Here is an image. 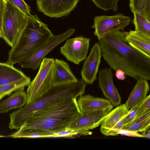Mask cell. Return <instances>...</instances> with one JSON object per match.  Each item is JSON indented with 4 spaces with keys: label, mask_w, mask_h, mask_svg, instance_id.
<instances>
[{
    "label": "cell",
    "mask_w": 150,
    "mask_h": 150,
    "mask_svg": "<svg viewBox=\"0 0 150 150\" xmlns=\"http://www.w3.org/2000/svg\"><path fill=\"white\" fill-rule=\"evenodd\" d=\"M133 23L135 26V30L150 36V20L144 15L134 12Z\"/></svg>",
    "instance_id": "cb8c5ba5"
},
{
    "label": "cell",
    "mask_w": 150,
    "mask_h": 150,
    "mask_svg": "<svg viewBox=\"0 0 150 150\" xmlns=\"http://www.w3.org/2000/svg\"><path fill=\"white\" fill-rule=\"evenodd\" d=\"M77 98L78 106L82 113L101 110L113 107L108 100L96 97L90 94L83 95Z\"/></svg>",
    "instance_id": "5bb4252c"
},
{
    "label": "cell",
    "mask_w": 150,
    "mask_h": 150,
    "mask_svg": "<svg viewBox=\"0 0 150 150\" xmlns=\"http://www.w3.org/2000/svg\"><path fill=\"white\" fill-rule=\"evenodd\" d=\"M131 11L142 14L150 20V0H129Z\"/></svg>",
    "instance_id": "d4e9b609"
},
{
    "label": "cell",
    "mask_w": 150,
    "mask_h": 150,
    "mask_svg": "<svg viewBox=\"0 0 150 150\" xmlns=\"http://www.w3.org/2000/svg\"><path fill=\"white\" fill-rule=\"evenodd\" d=\"M54 59L44 57L38 73L28 86L26 104L32 103L42 96L53 86Z\"/></svg>",
    "instance_id": "5b68a950"
},
{
    "label": "cell",
    "mask_w": 150,
    "mask_h": 150,
    "mask_svg": "<svg viewBox=\"0 0 150 150\" xmlns=\"http://www.w3.org/2000/svg\"><path fill=\"white\" fill-rule=\"evenodd\" d=\"M4 137V136H1V135H0V137Z\"/></svg>",
    "instance_id": "e575fe53"
},
{
    "label": "cell",
    "mask_w": 150,
    "mask_h": 150,
    "mask_svg": "<svg viewBox=\"0 0 150 150\" xmlns=\"http://www.w3.org/2000/svg\"><path fill=\"white\" fill-rule=\"evenodd\" d=\"M93 19L91 27L95 29L94 34L98 39L112 31H123L131 21L130 17L121 13L111 16H97Z\"/></svg>",
    "instance_id": "ba28073f"
},
{
    "label": "cell",
    "mask_w": 150,
    "mask_h": 150,
    "mask_svg": "<svg viewBox=\"0 0 150 150\" xmlns=\"http://www.w3.org/2000/svg\"><path fill=\"white\" fill-rule=\"evenodd\" d=\"M98 7L105 11L112 10L115 12L118 9L117 4L119 0H92Z\"/></svg>",
    "instance_id": "484cf974"
},
{
    "label": "cell",
    "mask_w": 150,
    "mask_h": 150,
    "mask_svg": "<svg viewBox=\"0 0 150 150\" xmlns=\"http://www.w3.org/2000/svg\"><path fill=\"white\" fill-rule=\"evenodd\" d=\"M6 5V0H0V38H1V35L2 21Z\"/></svg>",
    "instance_id": "4dcf8cb0"
},
{
    "label": "cell",
    "mask_w": 150,
    "mask_h": 150,
    "mask_svg": "<svg viewBox=\"0 0 150 150\" xmlns=\"http://www.w3.org/2000/svg\"><path fill=\"white\" fill-rule=\"evenodd\" d=\"M138 105L129 110V113L125 117L124 126L131 123L135 119L137 110Z\"/></svg>",
    "instance_id": "f546056e"
},
{
    "label": "cell",
    "mask_w": 150,
    "mask_h": 150,
    "mask_svg": "<svg viewBox=\"0 0 150 150\" xmlns=\"http://www.w3.org/2000/svg\"><path fill=\"white\" fill-rule=\"evenodd\" d=\"M102 56L99 42L95 43L83 64L81 71L83 80L86 83L92 84L97 79Z\"/></svg>",
    "instance_id": "8fae6325"
},
{
    "label": "cell",
    "mask_w": 150,
    "mask_h": 150,
    "mask_svg": "<svg viewBox=\"0 0 150 150\" xmlns=\"http://www.w3.org/2000/svg\"><path fill=\"white\" fill-rule=\"evenodd\" d=\"M81 114L77 98H67L35 112L21 128L48 132L54 134V137L68 128Z\"/></svg>",
    "instance_id": "7a4b0ae2"
},
{
    "label": "cell",
    "mask_w": 150,
    "mask_h": 150,
    "mask_svg": "<svg viewBox=\"0 0 150 150\" xmlns=\"http://www.w3.org/2000/svg\"><path fill=\"white\" fill-rule=\"evenodd\" d=\"M143 137H145L149 139L150 138V131L148 129L146 131L142 132L141 134Z\"/></svg>",
    "instance_id": "d6a6232c"
},
{
    "label": "cell",
    "mask_w": 150,
    "mask_h": 150,
    "mask_svg": "<svg viewBox=\"0 0 150 150\" xmlns=\"http://www.w3.org/2000/svg\"><path fill=\"white\" fill-rule=\"evenodd\" d=\"M4 96H5L3 95L0 94V100Z\"/></svg>",
    "instance_id": "836d02e7"
},
{
    "label": "cell",
    "mask_w": 150,
    "mask_h": 150,
    "mask_svg": "<svg viewBox=\"0 0 150 150\" xmlns=\"http://www.w3.org/2000/svg\"><path fill=\"white\" fill-rule=\"evenodd\" d=\"M92 133L89 130L67 129L56 134L54 137H72L74 136L90 135Z\"/></svg>",
    "instance_id": "4316f807"
},
{
    "label": "cell",
    "mask_w": 150,
    "mask_h": 150,
    "mask_svg": "<svg viewBox=\"0 0 150 150\" xmlns=\"http://www.w3.org/2000/svg\"><path fill=\"white\" fill-rule=\"evenodd\" d=\"M111 68L101 70L99 73L98 86L105 97L113 107L121 104V98L113 81V74Z\"/></svg>",
    "instance_id": "4fadbf2b"
},
{
    "label": "cell",
    "mask_w": 150,
    "mask_h": 150,
    "mask_svg": "<svg viewBox=\"0 0 150 150\" xmlns=\"http://www.w3.org/2000/svg\"><path fill=\"white\" fill-rule=\"evenodd\" d=\"M150 127V110L136 118L131 123L124 126L122 129L143 132L149 129Z\"/></svg>",
    "instance_id": "44dd1931"
},
{
    "label": "cell",
    "mask_w": 150,
    "mask_h": 150,
    "mask_svg": "<svg viewBox=\"0 0 150 150\" xmlns=\"http://www.w3.org/2000/svg\"><path fill=\"white\" fill-rule=\"evenodd\" d=\"M111 107L103 110L82 113L76 118L67 129L90 130L100 124L107 114L113 109Z\"/></svg>",
    "instance_id": "7c38bea8"
},
{
    "label": "cell",
    "mask_w": 150,
    "mask_h": 150,
    "mask_svg": "<svg viewBox=\"0 0 150 150\" xmlns=\"http://www.w3.org/2000/svg\"><path fill=\"white\" fill-rule=\"evenodd\" d=\"M27 76L6 63L0 62V85L20 80Z\"/></svg>",
    "instance_id": "ffe728a7"
},
{
    "label": "cell",
    "mask_w": 150,
    "mask_h": 150,
    "mask_svg": "<svg viewBox=\"0 0 150 150\" xmlns=\"http://www.w3.org/2000/svg\"><path fill=\"white\" fill-rule=\"evenodd\" d=\"M30 82V78L27 76L18 81L0 85V94L5 96L11 94L14 91L24 90Z\"/></svg>",
    "instance_id": "603a6c76"
},
{
    "label": "cell",
    "mask_w": 150,
    "mask_h": 150,
    "mask_svg": "<svg viewBox=\"0 0 150 150\" xmlns=\"http://www.w3.org/2000/svg\"><path fill=\"white\" fill-rule=\"evenodd\" d=\"M53 35L37 15H30L27 23L8 52L6 63H18L34 53Z\"/></svg>",
    "instance_id": "277c9868"
},
{
    "label": "cell",
    "mask_w": 150,
    "mask_h": 150,
    "mask_svg": "<svg viewBox=\"0 0 150 150\" xmlns=\"http://www.w3.org/2000/svg\"><path fill=\"white\" fill-rule=\"evenodd\" d=\"M79 0H37L39 11L50 17L67 16L76 6Z\"/></svg>",
    "instance_id": "30bf717a"
},
{
    "label": "cell",
    "mask_w": 150,
    "mask_h": 150,
    "mask_svg": "<svg viewBox=\"0 0 150 150\" xmlns=\"http://www.w3.org/2000/svg\"><path fill=\"white\" fill-rule=\"evenodd\" d=\"M149 110H150V95L147 96L138 105L135 118L142 115Z\"/></svg>",
    "instance_id": "f1b7e54d"
},
{
    "label": "cell",
    "mask_w": 150,
    "mask_h": 150,
    "mask_svg": "<svg viewBox=\"0 0 150 150\" xmlns=\"http://www.w3.org/2000/svg\"><path fill=\"white\" fill-rule=\"evenodd\" d=\"M25 14L31 15L29 6L23 0H6Z\"/></svg>",
    "instance_id": "83f0119b"
},
{
    "label": "cell",
    "mask_w": 150,
    "mask_h": 150,
    "mask_svg": "<svg viewBox=\"0 0 150 150\" xmlns=\"http://www.w3.org/2000/svg\"><path fill=\"white\" fill-rule=\"evenodd\" d=\"M1 38L12 47L27 23V15L6 1Z\"/></svg>",
    "instance_id": "8992f818"
},
{
    "label": "cell",
    "mask_w": 150,
    "mask_h": 150,
    "mask_svg": "<svg viewBox=\"0 0 150 150\" xmlns=\"http://www.w3.org/2000/svg\"><path fill=\"white\" fill-rule=\"evenodd\" d=\"M86 83L82 79L64 85L53 86L36 100L9 114V128L18 130L35 112L42 108L69 98H77L84 93Z\"/></svg>",
    "instance_id": "3957f363"
},
{
    "label": "cell",
    "mask_w": 150,
    "mask_h": 150,
    "mask_svg": "<svg viewBox=\"0 0 150 150\" xmlns=\"http://www.w3.org/2000/svg\"><path fill=\"white\" fill-rule=\"evenodd\" d=\"M78 80L68 63L62 60L54 59L53 86L74 82Z\"/></svg>",
    "instance_id": "9a60e30c"
},
{
    "label": "cell",
    "mask_w": 150,
    "mask_h": 150,
    "mask_svg": "<svg viewBox=\"0 0 150 150\" xmlns=\"http://www.w3.org/2000/svg\"><path fill=\"white\" fill-rule=\"evenodd\" d=\"M75 29L70 28L64 32L53 35L43 46L31 55L18 64L22 68L35 70L40 66L45 57L59 44L69 38L75 32Z\"/></svg>",
    "instance_id": "52a82bcc"
},
{
    "label": "cell",
    "mask_w": 150,
    "mask_h": 150,
    "mask_svg": "<svg viewBox=\"0 0 150 150\" xmlns=\"http://www.w3.org/2000/svg\"><path fill=\"white\" fill-rule=\"evenodd\" d=\"M126 42L132 47L150 57V36L135 30L124 32Z\"/></svg>",
    "instance_id": "2e32d148"
},
{
    "label": "cell",
    "mask_w": 150,
    "mask_h": 150,
    "mask_svg": "<svg viewBox=\"0 0 150 150\" xmlns=\"http://www.w3.org/2000/svg\"><path fill=\"white\" fill-rule=\"evenodd\" d=\"M54 134L45 131L31 128H20L8 137L13 138H36L53 137Z\"/></svg>",
    "instance_id": "7402d4cb"
},
{
    "label": "cell",
    "mask_w": 150,
    "mask_h": 150,
    "mask_svg": "<svg viewBox=\"0 0 150 150\" xmlns=\"http://www.w3.org/2000/svg\"><path fill=\"white\" fill-rule=\"evenodd\" d=\"M149 90L148 80L142 79L137 80L135 86L125 103L127 109L129 110L140 104L147 96Z\"/></svg>",
    "instance_id": "e0dca14e"
},
{
    "label": "cell",
    "mask_w": 150,
    "mask_h": 150,
    "mask_svg": "<svg viewBox=\"0 0 150 150\" xmlns=\"http://www.w3.org/2000/svg\"><path fill=\"white\" fill-rule=\"evenodd\" d=\"M116 71L115 75L116 78L119 80H124L126 78L124 72L121 70H118Z\"/></svg>",
    "instance_id": "1f68e13d"
},
{
    "label": "cell",
    "mask_w": 150,
    "mask_h": 150,
    "mask_svg": "<svg viewBox=\"0 0 150 150\" xmlns=\"http://www.w3.org/2000/svg\"><path fill=\"white\" fill-rule=\"evenodd\" d=\"M128 110L125 104L120 105L109 112L100 124L101 127L110 129L129 113Z\"/></svg>",
    "instance_id": "d6986e66"
},
{
    "label": "cell",
    "mask_w": 150,
    "mask_h": 150,
    "mask_svg": "<svg viewBox=\"0 0 150 150\" xmlns=\"http://www.w3.org/2000/svg\"><path fill=\"white\" fill-rule=\"evenodd\" d=\"M98 39L102 56L110 68L115 71L121 70L136 80H150V57L129 45L124 32L112 31Z\"/></svg>",
    "instance_id": "6da1fadb"
},
{
    "label": "cell",
    "mask_w": 150,
    "mask_h": 150,
    "mask_svg": "<svg viewBox=\"0 0 150 150\" xmlns=\"http://www.w3.org/2000/svg\"><path fill=\"white\" fill-rule=\"evenodd\" d=\"M27 93L24 90L17 91L11 96L0 102V113L13 109L21 108L27 102Z\"/></svg>",
    "instance_id": "ac0fdd59"
},
{
    "label": "cell",
    "mask_w": 150,
    "mask_h": 150,
    "mask_svg": "<svg viewBox=\"0 0 150 150\" xmlns=\"http://www.w3.org/2000/svg\"><path fill=\"white\" fill-rule=\"evenodd\" d=\"M90 42V38L82 36L67 39L60 48L61 53L68 61L79 65L86 58Z\"/></svg>",
    "instance_id": "9c48e42d"
}]
</instances>
